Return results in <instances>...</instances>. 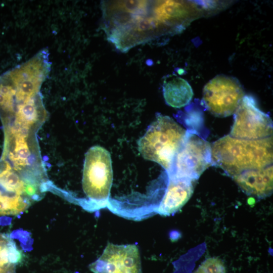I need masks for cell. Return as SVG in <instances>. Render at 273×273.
<instances>
[{
  "instance_id": "3",
  "label": "cell",
  "mask_w": 273,
  "mask_h": 273,
  "mask_svg": "<svg viewBox=\"0 0 273 273\" xmlns=\"http://www.w3.org/2000/svg\"><path fill=\"white\" fill-rule=\"evenodd\" d=\"M49 53L39 52L26 62L0 76V110L10 114L17 105L41 95L40 88L51 70Z\"/></svg>"
},
{
  "instance_id": "6",
  "label": "cell",
  "mask_w": 273,
  "mask_h": 273,
  "mask_svg": "<svg viewBox=\"0 0 273 273\" xmlns=\"http://www.w3.org/2000/svg\"><path fill=\"white\" fill-rule=\"evenodd\" d=\"M113 181L112 160L103 147L95 146L85 154L82 189L89 201L101 207L107 201Z\"/></svg>"
},
{
  "instance_id": "7",
  "label": "cell",
  "mask_w": 273,
  "mask_h": 273,
  "mask_svg": "<svg viewBox=\"0 0 273 273\" xmlns=\"http://www.w3.org/2000/svg\"><path fill=\"white\" fill-rule=\"evenodd\" d=\"M211 165V146L198 133L188 130L167 172L169 178L194 181Z\"/></svg>"
},
{
  "instance_id": "8",
  "label": "cell",
  "mask_w": 273,
  "mask_h": 273,
  "mask_svg": "<svg viewBox=\"0 0 273 273\" xmlns=\"http://www.w3.org/2000/svg\"><path fill=\"white\" fill-rule=\"evenodd\" d=\"M244 91L236 78L218 75L204 86L203 101L214 116L225 117L234 114L243 98Z\"/></svg>"
},
{
  "instance_id": "4",
  "label": "cell",
  "mask_w": 273,
  "mask_h": 273,
  "mask_svg": "<svg viewBox=\"0 0 273 273\" xmlns=\"http://www.w3.org/2000/svg\"><path fill=\"white\" fill-rule=\"evenodd\" d=\"M186 132L171 117L158 114L139 140V150L145 159L157 163L167 172Z\"/></svg>"
},
{
  "instance_id": "10",
  "label": "cell",
  "mask_w": 273,
  "mask_h": 273,
  "mask_svg": "<svg viewBox=\"0 0 273 273\" xmlns=\"http://www.w3.org/2000/svg\"><path fill=\"white\" fill-rule=\"evenodd\" d=\"M94 273H142L139 247L108 242L102 255L89 265Z\"/></svg>"
},
{
  "instance_id": "5",
  "label": "cell",
  "mask_w": 273,
  "mask_h": 273,
  "mask_svg": "<svg viewBox=\"0 0 273 273\" xmlns=\"http://www.w3.org/2000/svg\"><path fill=\"white\" fill-rule=\"evenodd\" d=\"M43 187L0 162V215H17L41 198Z\"/></svg>"
},
{
  "instance_id": "2",
  "label": "cell",
  "mask_w": 273,
  "mask_h": 273,
  "mask_svg": "<svg viewBox=\"0 0 273 273\" xmlns=\"http://www.w3.org/2000/svg\"><path fill=\"white\" fill-rule=\"evenodd\" d=\"M272 158V136L250 140L227 135L211 146L212 165L232 177L247 170L270 165Z\"/></svg>"
},
{
  "instance_id": "13",
  "label": "cell",
  "mask_w": 273,
  "mask_h": 273,
  "mask_svg": "<svg viewBox=\"0 0 273 273\" xmlns=\"http://www.w3.org/2000/svg\"><path fill=\"white\" fill-rule=\"evenodd\" d=\"M163 94L168 105L180 108L190 103L194 93L186 80L174 75H170L164 79Z\"/></svg>"
},
{
  "instance_id": "14",
  "label": "cell",
  "mask_w": 273,
  "mask_h": 273,
  "mask_svg": "<svg viewBox=\"0 0 273 273\" xmlns=\"http://www.w3.org/2000/svg\"><path fill=\"white\" fill-rule=\"evenodd\" d=\"M21 258L15 243L9 236L0 233V272L14 267Z\"/></svg>"
},
{
  "instance_id": "11",
  "label": "cell",
  "mask_w": 273,
  "mask_h": 273,
  "mask_svg": "<svg viewBox=\"0 0 273 273\" xmlns=\"http://www.w3.org/2000/svg\"><path fill=\"white\" fill-rule=\"evenodd\" d=\"M234 180L247 195L263 198L272 192V165L244 171L234 176Z\"/></svg>"
},
{
  "instance_id": "9",
  "label": "cell",
  "mask_w": 273,
  "mask_h": 273,
  "mask_svg": "<svg viewBox=\"0 0 273 273\" xmlns=\"http://www.w3.org/2000/svg\"><path fill=\"white\" fill-rule=\"evenodd\" d=\"M230 136L245 140H259L271 136L272 121L270 116L257 107L251 96H244L234 113Z\"/></svg>"
},
{
  "instance_id": "1",
  "label": "cell",
  "mask_w": 273,
  "mask_h": 273,
  "mask_svg": "<svg viewBox=\"0 0 273 273\" xmlns=\"http://www.w3.org/2000/svg\"><path fill=\"white\" fill-rule=\"evenodd\" d=\"M101 7L107 39L122 52L173 31L188 14L176 1H109Z\"/></svg>"
},
{
  "instance_id": "12",
  "label": "cell",
  "mask_w": 273,
  "mask_h": 273,
  "mask_svg": "<svg viewBox=\"0 0 273 273\" xmlns=\"http://www.w3.org/2000/svg\"><path fill=\"white\" fill-rule=\"evenodd\" d=\"M193 181L186 178H169L165 193L156 212L163 216H169L179 210L193 193Z\"/></svg>"
},
{
  "instance_id": "15",
  "label": "cell",
  "mask_w": 273,
  "mask_h": 273,
  "mask_svg": "<svg viewBox=\"0 0 273 273\" xmlns=\"http://www.w3.org/2000/svg\"><path fill=\"white\" fill-rule=\"evenodd\" d=\"M223 262L219 258L212 257L205 260L194 273H225Z\"/></svg>"
}]
</instances>
